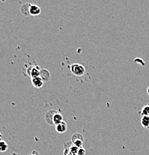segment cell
Instances as JSON below:
<instances>
[{
	"mask_svg": "<svg viewBox=\"0 0 149 155\" xmlns=\"http://www.w3.org/2000/svg\"><path fill=\"white\" fill-rule=\"evenodd\" d=\"M8 150V144L6 142L1 140L0 141V152H5Z\"/></svg>",
	"mask_w": 149,
	"mask_h": 155,
	"instance_id": "7c38bea8",
	"label": "cell"
},
{
	"mask_svg": "<svg viewBox=\"0 0 149 155\" xmlns=\"http://www.w3.org/2000/svg\"><path fill=\"white\" fill-rule=\"evenodd\" d=\"M141 114L142 116H149V104L144 106L141 110Z\"/></svg>",
	"mask_w": 149,
	"mask_h": 155,
	"instance_id": "4fadbf2b",
	"label": "cell"
},
{
	"mask_svg": "<svg viewBox=\"0 0 149 155\" xmlns=\"http://www.w3.org/2000/svg\"><path fill=\"white\" fill-rule=\"evenodd\" d=\"M67 124H66L65 122H61V123L58 124V125H56V130H57L58 133L59 134H63L64 133V132H66V130H67Z\"/></svg>",
	"mask_w": 149,
	"mask_h": 155,
	"instance_id": "52a82bcc",
	"label": "cell"
},
{
	"mask_svg": "<svg viewBox=\"0 0 149 155\" xmlns=\"http://www.w3.org/2000/svg\"><path fill=\"white\" fill-rule=\"evenodd\" d=\"M141 124L143 127L149 129V116H142L141 119Z\"/></svg>",
	"mask_w": 149,
	"mask_h": 155,
	"instance_id": "8fae6325",
	"label": "cell"
},
{
	"mask_svg": "<svg viewBox=\"0 0 149 155\" xmlns=\"http://www.w3.org/2000/svg\"><path fill=\"white\" fill-rule=\"evenodd\" d=\"M2 134L1 133H0V141L2 140Z\"/></svg>",
	"mask_w": 149,
	"mask_h": 155,
	"instance_id": "ac0fdd59",
	"label": "cell"
},
{
	"mask_svg": "<svg viewBox=\"0 0 149 155\" xmlns=\"http://www.w3.org/2000/svg\"><path fill=\"white\" fill-rule=\"evenodd\" d=\"M71 70L76 76H82L85 73V67L79 64H72L71 66Z\"/></svg>",
	"mask_w": 149,
	"mask_h": 155,
	"instance_id": "6da1fadb",
	"label": "cell"
},
{
	"mask_svg": "<svg viewBox=\"0 0 149 155\" xmlns=\"http://www.w3.org/2000/svg\"><path fill=\"white\" fill-rule=\"evenodd\" d=\"M30 3H25V4L21 6V12L23 15L25 16H29V8H30V6H31Z\"/></svg>",
	"mask_w": 149,
	"mask_h": 155,
	"instance_id": "ba28073f",
	"label": "cell"
},
{
	"mask_svg": "<svg viewBox=\"0 0 149 155\" xmlns=\"http://www.w3.org/2000/svg\"><path fill=\"white\" fill-rule=\"evenodd\" d=\"M40 77L43 79V81H48L50 78V72L48 70H47V69H41L40 70Z\"/></svg>",
	"mask_w": 149,
	"mask_h": 155,
	"instance_id": "30bf717a",
	"label": "cell"
},
{
	"mask_svg": "<svg viewBox=\"0 0 149 155\" xmlns=\"http://www.w3.org/2000/svg\"><path fill=\"white\" fill-rule=\"evenodd\" d=\"M71 142L73 144L76 145L78 148H82V145H83V137L81 134L76 133L72 136V140Z\"/></svg>",
	"mask_w": 149,
	"mask_h": 155,
	"instance_id": "7a4b0ae2",
	"label": "cell"
},
{
	"mask_svg": "<svg viewBox=\"0 0 149 155\" xmlns=\"http://www.w3.org/2000/svg\"><path fill=\"white\" fill-rule=\"evenodd\" d=\"M41 12V9L37 5H31L29 8V14L31 16H38Z\"/></svg>",
	"mask_w": 149,
	"mask_h": 155,
	"instance_id": "5b68a950",
	"label": "cell"
},
{
	"mask_svg": "<svg viewBox=\"0 0 149 155\" xmlns=\"http://www.w3.org/2000/svg\"><path fill=\"white\" fill-rule=\"evenodd\" d=\"M53 125H55L61 123V122H63V116L61 115L60 113L57 112L56 114H55L54 116H53Z\"/></svg>",
	"mask_w": 149,
	"mask_h": 155,
	"instance_id": "9c48e42d",
	"label": "cell"
},
{
	"mask_svg": "<svg viewBox=\"0 0 149 155\" xmlns=\"http://www.w3.org/2000/svg\"><path fill=\"white\" fill-rule=\"evenodd\" d=\"M32 84H33V86L36 87V88H40V87L43 86V83H44V81H43V79L39 76V77L33 78L32 79Z\"/></svg>",
	"mask_w": 149,
	"mask_h": 155,
	"instance_id": "8992f818",
	"label": "cell"
},
{
	"mask_svg": "<svg viewBox=\"0 0 149 155\" xmlns=\"http://www.w3.org/2000/svg\"><path fill=\"white\" fill-rule=\"evenodd\" d=\"M58 111L54 110H51L47 111L46 113V115H45V119H46V122H47V124L49 125H53V116H54L55 114H56Z\"/></svg>",
	"mask_w": 149,
	"mask_h": 155,
	"instance_id": "277c9868",
	"label": "cell"
},
{
	"mask_svg": "<svg viewBox=\"0 0 149 155\" xmlns=\"http://www.w3.org/2000/svg\"><path fill=\"white\" fill-rule=\"evenodd\" d=\"M40 70L41 69H40V67L38 66H35V67H30L27 71H28L29 75L33 78L40 76Z\"/></svg>",
	"mask_w": 149,
	"mask_h": 155,
	"instance_id": "3957f363",
	"label": "cell"
},
{
	"mask_svg": "<svg viewBox=\"0 0 149 155\" xmlns=\"http://www.w3.org/2000/svg\"><path fill=\"white\" fill-rule=\"evenodd\" d=\"M147 93H148V96H149V87H148V89H147Z\"/></svg>",
	"mask_w": 149,
	"mask_h": 155,
	"instance_id": "d6986e66",
	"label": "cell"
},
{
	"mask_svg": "<svg viewBox=\"0 0 149 155\" xmlns=\"http://www.w3.org/2000/svg\"><path fill=\"white\" fill-rule=\"evenodd\" d=\"M78 147H77L76 145H74V144H73L71 146V148H70V150H69V153H73V154H77L78 153V150H79Z\"/></svg>",
	"mask_w": 149,
	"mask_h": 155,
	"instance_id": "5bb4252c",
	"label": "cell"
},
{
	"mask_svg": "<svg viewBox=\"0 0 149 155\" xmlns=\"http://www.w3.org/2000/svg\"><path fill=\"white\" fill-rule=\"evenodd\" d=\"M29 155H38V152H36V151H33L32 154H29Z\"/></svg>",
	"mask_w": 149,
	"mask_h": 155,
	"instance_id": "2e32d148",
	"label": "cell"
},
{
	"mask_svg": "<svg viewBox=\"0 0 149 155\" xmlns=\"http://www.w3.org/2000/svg\"><path fill=\"white\" fill-rule=\"evenodd\" d=\"M67 155H77V154H73V153L70 152V153H68V154Z\"/></svg>",
	"mask_w": 149,
	"mask_h": 155,
	"instance_id": "e0dca14e",
	"label": "cell"
},
{
	"mask_svg": "<svg viewBox=\"0 0 149 155\" xmlns=\"http://www.w3.org/2000/svg\"><path fill=\"white\" fill-rule=\"evenodd\" d=\"M85 148H83L82 147V148H80L78 150V153H77V155H85Z\"/></svg>",
	"mask_w": 149,
	"mask_h": 155,
	"instance_id": "9a60e30c",
	"label": "cell"
}]
</instances>
